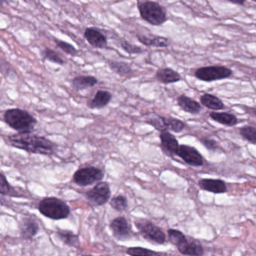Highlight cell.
Instances as JSON below:
<instances>
[{
	"instance_id": "1",
	"label": "cell",
	"mask_w": 256,
	"mask_h": 256,
	"mask_svg": "<svg viewBox=\"0 0 256 256\" xmlns=\"http://www.w3.org/2000/svg\"><path fill=\"white\" fill-rule=\"evenodd\" d=\"M12 147L25 150L28 153L51 156L55 153L56 146L51 140L32 132H18L9 136L6 140Z\"/></svg>"
},
{
	"instance_id": "2",
	"label": "cell",
	"mask_w": 256,
	"mask_h": 256,
	"mask_svg": "<svg viewBox=\"0 0 256 256\" xmlns=\"http://www.w3.org/2000/svg\"><path fill=\"white\" fill-rule=\"evenodd\" d=\"M3 120L18 132H32L37 124V120L32 114L20 108H12L5 111Z\"/></svg>"
},
{
	"instance_id": "3",
	"label": "cell",
	"mask_w": 256,
	"mask_h": 256,
	"mask_svg": "<svg viewBox=\"0 0 256 256\" xmlns=\"http://www.w3.org/2000/svg\"><path fill=\"white\" fill-rule=\"evenodd\" d=\"M38 209L43 216L54 220L66 219L71 213L69 206L57 197L42 198L39 202Z\"/></svg>"
},
{
	"instance_id": "4",
	"label": "cell",
	"mask_w": 256,
	"mask_h": 256,
	"mask_svg": "<svg viewBox=\"0 0 256 256\" xmlns=\"http://www.w3.org/2000/svg\"><path fill=\"white\" fill-rule=\"evenodd\" d=\"M138 8L143 20L153 26H161L168 20L166 10L159 3L150 0H141Z\"/></svg>"
},
{
	"instance_id": "5",
	"label": "cell",
	"mask_w": 256,
	"mask_h": 256,
	"mask_svg": "<svg viewBox=\"0 0 256 256\" xmlns=\"http://www.w3.org/2000/svg\"><path fill=\"white\" fill-rule=\"evenodd\" d=\"M135 225L141 236L146 240L158 244H164L166 242V236L164 232L151 221L140 219L135 221Z\"/></svg>"
},
{
	"instance_id": "6",
	"label": "cell",
	"mask_w": 256,
	"mask_h": 256,
	"mask_svg": "<svg viewBox=\"0 0 256 256\" xmlns=\"http://www.w3.org/2000/svg\"><path fill=\"white\" fill-rule=\"evenodd\" d=\"M105 177V173L96 166H86L75 172L73 182L80 186H87L100 182Z\"/></svg>"
},
{
	"instance_id": "7",
	"label": "cell",
	"mask_w": 256,
	"mask_h": 256,
	"mask_svg": "<svg viewBox=\"0 0 256 256\" xmlns=\"http://www.w3.org/2000/svg\"><path fill=\"white\" fill-rule=\"evenodd\" d=\"M232 74V70L229 68L222 66H211L197 69L195 76L197 79L204 82H213L230 78Z\"/></svg>"
},
{
	"instance_id": "8",
	"label": "cell",
	"mask_w": 256,
	"mask_h": 256,
	"mask_svg": "<svg viewBox=\"0 0 256 256\" xmlns=\"http://www.w3.org/2000/svg\"><path fill=\"white\" fill-rule=\"evenodd\" d=\"M111 196L110 185L105 182H99L85 194L86 198L93 207H100L106 204L111 198Z\"/></svg>"
},
{
	"instance_id": "9",
	"label": "cell",
	"mask_w": 256,
	"mask_h": 256,
	"mask_svg": "<svg viewBox=\"0 0 256 256\" xmlns=\"http://www.w3.org/2000/svg\"><path fill=\"white\" fill-rule=\"evenodd\" d=\"M110 228L117 240L123 242L132 237V228L124 216H118L113 220L110 224Z\"/></svg>"
},
{
	"instance_id": "10",
	"label": "cell",
	"mask_w": 256,
	"mask_h": 256,
	"mask_svg": "<svg viewBox=\"0 0 256 256\" xmlns=\"http://www.w3.org/2000/svg\"><path fill=\"white\" fill-rule=\"evenodd\" d=\"M177 156L181 158L186 164L192 166H201L204 164L202 155L195 148L192 146L180 144Z\"/></svg>"
},
{
	"instance_id": "11",
	"label": "cell",
	"mask_w": 256,
	"mask_h": 256,
	"mask_svg": "<svg viewBox=\"0 0 256 256\" xmlns=\"http://www.w3.org/2000/svg\"><path fill=\"white\" fill-rule=\"evenodd\" d=\"M160 138V147L164 154L167 156H177L179 144L176 137L168 130L162 131L159 135Z\"/></svg>"
},
{
	"instance_id": "12",
	"label": "cell",
	"mask_w": 256,
	"mask_h": 256,
	"mask_svg": "<svg viewBox=\"0 0 256 256\" xmlns=\"http://www.w3.org/2000/svg\"><path fill=\"white\" fill-rule=\"evenodd\" d=\"M84 36L87 42L93 48L104 49L108 45L106 36L99 28L95 27L87 28L84 31Z\"/></svg>"
},
{
	"instance_id": "13",
	"label": "cell",
	"mask_w": 256,
	"mask_h": 256,
	"mask_svg": "<svg viewBox=\"0 0 256 256\" xmlns=\"http://www.w3.org/2000/svg\"><path fill=\"white\" fill-rule=\"evenodd\" d=\"M200 188L203 190L213 194H224L227 192V185L221 179L203 178L198 182Z\"/></svg>"
},
{
	"instance_id": "14",
	"label": "cell",
	"mask_w": 256,
	"mask_h": 256,
	"mask_svg": "<svg viewBox=\"0 0 256 256\" xmlns=\"http://www.w3.org/2000/svg\"><path fill=\"white\" fill-rule=\"evenodd\" d=\"M112 99L111 92L105 90L96 92L94 97L87 102V106L91 110H101L108 106Z\"/></svg>"
},
{
	"instance_id": "15",
	"label": "cell",
	"mask_w": 256,
	"mask_h": 256,
	"mask_svg": "<svg viewBox=\"0 0 256 256\" xmlns=\"http://www.w3.org/2000/svg\"><path fill=\"white\" fill-rule=\"evenodd\" d=\"M19 226L21 236L26 240L33 238L39 231V224L31 218H24Z\"/></svg>"
},
{
	"instance_id": "16",
	"label": "cell",
	"mask_w": 256,
	"mask_h": 256,
	"mask_svg": "<svg viewBox=\"0 0 256 256\" xmlns=\"http://www.w3.org/2000/svg\"><path fill=\"white\" fill-rule=\"evenodd\" d=\"M179 252L183 255L190 256H203L204 250L201 244L193 240H188L185 238L178 246H177Z\"/></svg>"
},
{
	"instance_id": "17",
	"label": "cell",
	"mask_w": 256,
	"mask_h": 256,
	"mask_svg": "<svg viewBox=\"0 0 256 256\" xmlns=\"http://www.w3.org/2000/svg\"><path fill=\"white\" fill-rule=\"evenodd\" d=\"M137 38L145 46L167 48L170 45L169 40L162 36L154 34H137Z\"/></svg>"
},
{
	"instance_id": "18",
	"label": "cell",
	"mask_w": 256,
	"mask_h": 256,
	"mask_svg": "<svg viewBox=\"0 0 256 256\" xmlns=\"http://www.w3.org/2000/svg\"><path fill=\"white\" fill-rule=\"evenodd\" d=\"M177 105L188 114L196 115L201 112V106L198 102L185 94H181L177 99Z\"/></svg>"
},
{
	"instance_id": "19",
	"label": "cell",
	"mask_w": 256,
	"mask_h": 256,
	"mask_svg": "<svg viewBox=\"0 0 256 256\" xmlns=\"http://www.w3.org/2000/svg\"><path fill=\"white\" fill-rule=\"evenodd\" d=\"M156 79L164 84H174L181 80V76L178 72L170 68H160L156 72Z\"/></svg>"
},
{
	"instance_id": "20",
	"label": "cell",
	"mask_w": 256,
	"mask_h": 256,
	"mask_svg": "<svg viewBox=\"0 0 256 256\" xmlns=\"http://www.w3.org/2000/svg\"><path fill=\"white\" fill-rule=\"evenodd\" d=\"M97 78L93 76H78L72 80V86L76 91H82L96 86Z\"/></svg>"
},
{
	"instance_id": "21",
	"label": "cell",
	"mask_w": 256,
	"mask_h": 256,
	"mask_svg": "<svg viewBox=\"0 0 256 256\" xmlns=\"http://www.w3.org/2000/svg\"><path fill=\"white\" fill-rule=\"evenodd\" d=\"M210 117L213 121L228 127L236 126L238 123L237 117L228 112H212L210 114Z\"/></svg>"
},
{
	"instance_id": "22",
	"label": "cell",
	"mask_w": 256,
	"mask_h": 256,
	"mask_svg": "<svg viewBox=\"0 0 256 256\" xmlns=\"http://www.w3.org/2000/svg\"><path fill=\"white\" fill-rule=\"evenodd\" d=\"M200 102L203 106L212 110H221L225 108L223 102L213 94L206 93L200 97Z\"/></svg>"
},
{
	"instance_id": "23",
	"label": "cell",
	"mask_w": 256,
	"mask_h": 256,
	"mask_svg": "<svg viewBox=\"0 0 256 256\" xmlns=\"http://www.w3.org/2000/svg\"><path fill=\"white\" fill-rule=\"evenodd\" d=\"M108 64L111 70L119 76H126L132 72L130 64L125 62L108 60Z\"/></svg>"
},
{
	"instance_id": "24",
	"label": "cell",
	"mask_w": 256,
	"mask_h": 256,
	"mask_svg": "<svg viewBox=\"0 0 256 256\" xmlns=\"http://www.w3.org/2000/svg\"><path fill=\"white\" fill-rule=\"evenodd\" d=\"M57 234L63 243L67 246H75V248L79 246V238L72 232L69 230H58Z\"/></svg>"
},
{
	"instance_id": "25",
	"label": "cell",
	"mask_w": 256,
	"mask_h": 256,
	"mask_svg": "<svg viewBox=\"0 0 256 256\" xmlns=\"http://www.w3.org/2000/svg\"><path fill=\"white\" fill-rule=\"evenodd\" d=\"M164 122L166 130H171L174 132H180L186 128L184 122L174 117L164 116Z\"/></svg>"
},
{
	"instance_id": "26",
	"label": "cell",
	"mask_w": 256,
	"mask_h": 256,
	"mask_svg": "<svg viewBox=\"0 0 256 256\" xmlns=\"http://www.w3.org/2000/svg\"><path fill=\"white\" fill-rule=\"evenodd\" d=\"M126 254L130 256H167L165 252H156L143 248H129Z\"/></svg>"
},
{
	"instance_id": "27",
	"label": "cell",
	"mask_w": 256,
	"mask_h": 256,
	"mask_svg": "<svg viewBox=\"0 0 256 256\" xmlns=\"http://www.w3.org/2000/svg\"><path fill=\"white\" fill-rule=\"evenodd\" d=\"M42 56L45 60L51 62L55 63V64L63 66L66 63L63 57L60 54H57L54 50L51 49V48H47L43 50V51L42 52Z\"/></svg>"
},
{
	"instance_id": "28",
	"label": "cell",
	"mask_w": 256,
	"mask_h": 256,
	"mask_svg": "<svg viewBox=\"0 0 256 256\" xmlns=\"http://www.w3.org/2000/svg\"><path fill=\"white\" fill-rule=\"evenodd\" d=\"M111 208L119 212H123L128 208V200L124 196L119 195L113 197L110 202Z\"/></svg>"
},
{
	"instance_id": "29",
	"label": "cell",
	"mask_w": 256,
	"mask_h": 256,
	"mask_svg": "<svg viewBox=\"0 0 256 256\" xmlns=\"http://www.w3.org/2000/svg\"><path fill=\"white\" fill-rule=\"evenodd\" d=\"M240 134L243 140L252 144H256V128L250 126L240 128Z\"/></svg>"
},
{
	"instance_id": "30",
	"label": "cell",
	"mask_w": 256,
	"mask_h": 256,
	"mask_svg": "<svg viewBox=\"0 0 256 256\" xmlns=\"http://www.w3.org/2000/svg\"><path fill=\"white\" fill-rule=\"evenodd\" d=\"M54 42H55L57 46H58L60 50H62L63 52L68 54V55L72 56H78V50H77L73 45L57 38L54 39Z\"/></svg>"
},
{
	"instance_id": "31",
	"label": "cell",
	"mask_w": 256,
	"mask_h": 256,
	"mask_svg": "<svg viewBox=\"0 0 256 256\" xmlns=\"http://www.w3.org/2000/svg\"><path fill=\"white\" fill-rule=\"evenodd\" d=\"M168 238H169L170 242L175 245L176 246H178L185 238L186 236L182 233L181 232L176 230H169L168 231Z\"/></svg>"
},
{
	"instance_id": "32",
	"label": "cell",
	"mask_w": 256,
	"mask_h": 256,
	"mask_svg": "<svg viewBox=\"0 0 256 256\" xmlns=\"http://www.w3.org/2000/svg\"><path fill=\"white\" fill-rule=\"evenodd\" d=\"M120 46H121L123 50L126 51L129 54H140L144 51L141 46L132 44L128 42L127 40L122 42Z\"/></svg>"
},
{
	"instance_id": "33",
	"label": "cell",
	"mask_w": 256,
	"mask_h": 256,
	"mask_svg": "<svg viewBox=\"0 0 256 256\" xmlns=\"http://www.w3.org/2000/svg\"><path fill=\"white\" fill-rule=\"evenodd\" d=\"M200 142L207 150H210V152H215L219 148V144L214 140L209 138H201Z\"/></svg>"
},
{
	"instance_id": "34",
	"label": "cell",
	"mask_w": 256,
	"mask_h": 256,
	"mask_svg": "<svg viewBox=\"0 0 256 256\" xmlns=\"http://www.w3.org/2000/svg\"><path fill=\"white\" fill-rule=\"evenodd\" d=\"M12 190L10 184L8 182L7 178L3 173L1 174V186H0V194L2 196L9 195Z\"/></svg>"
},
{
	"instance_id": "35",
	"label": "cell",
	"mask_w": 256,
	"mask_h": 256,
	"mask_svg": "<svg viewBox=\"0 0 256 256\" xmlns=\"http://www.w3.org/2000/svg\"><path fill=\"white\" fill-rule=\"evenodd\" d=\"M246 112L248 114H251V115L255 116H256V106L255 108H249L246 110Z\"/></svg>"
},
{
	"instance_id": "36",
	"label": "cell",
	"mask_w": 256,
	"mask_h": 256,
	"mask_svg": "<svg viewBox=\"0 0 256 256\" xmlns=\"http://www.w3.org/2000/svg\"><path fill=\"white\" fill-rule=\"evenodd\" d=\"M228 1L231 2L234 4H240V6H243L246 2V0H228Z\"/></svg>"
},
{
	"instance_id": "37",
	"label": "cell",
	"mask_w": 256,
	"mask_h": 256,
	"mask_svg": "<svg viewBox=\"0 0 256 256\" xmlns=\"http://www.w3.org/2000/svg\"><path fill=\"white\" fill-rule=\"evenodd\" d=\"M9 0H1V4H3L4 3H7Z\"/></svg>"
},
{
	"instance_id": "38",
	"label": "cell",
	"mask_w": 256,
	"mask_h": 256,
	"mask_svg": "<svg viewBox=\"0 0 256 256\" xmlns=\"http://www.w3.org/2000/svg\"><path fill=\"white\" fill-rule=\"evenodd\" d=\"M90 256V255H84V256Z\"/></svg>"
},
{
	"instance_id": "39",
	"label": "cell",
	"mask_w": 256,
	"mask_h": 256,
	"mask_svg": "<svg viewBox=\"0 0 256 256\" xmlns=\"http://www.w3.org/2000/svg\"><path fill=\"white\" fill-rule=\"evenodd\" d=\"M253 1H254V2H256V0H253Z\"/></svg>"
},
{
	"instance_id": "40",
	"label": "cell",
	"mask_w": 256,
	"mask_h": 256,
	"mask_svg": "<svg viewBox=\"0 0 256 256\" xmlns=\"http://www.w3.org/2000/svg\"><path fill=\"white\" fill-rule=\"evenodd\" d=\"M255 76H256V72H255Z\"/></svg>"
}]
</instances>
